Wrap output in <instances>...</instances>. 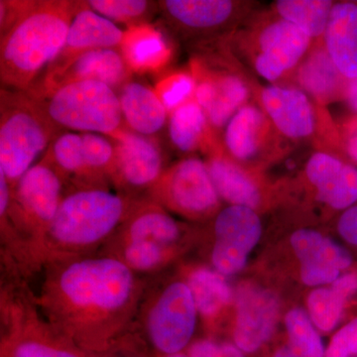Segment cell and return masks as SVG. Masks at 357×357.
Segmentation results:
<instances>
[{
	"mask_svg": "<svg viewBox=\"0 0 357 357\" xmlns=\"http://www.w3.org/2000/svg\"><path fill=\"white\" fill-rule=\"evenodd\" d=\"M79 2L33 1L0 41V79L6 89L27 93L64 49Z\"/></svg>",
	"mask_w": 357,
	"mask_h": 357,
	"instance_id": "6da1fadb",
	"label": "cell"
},
{
	"mask_svg": "<svg viewBox=\"0 0 357 357\" xmlns=\"http://www.w3.org/2000/svg\"><path fill=\"white\" fill-rule=\"evenodd\" d=\"M132 270L112 257L79 260L52 283V307L70 325H100L123 314L135 293Z\"/></svg>",
	"mask_w": 357,
	"mask_h": 357,
	"instance_id": "7a4b0ae2",
	"label": "cell"
},
{
	"mask_svg": "<svg viewBox=\"0 0 357 357\" xmlns=\"http://www.w3.org/2000/svg\"><path fill=\"white\" fill-rule=\"evenodd\" d=\"M29 96L58 129L110 136L122 128L119 93L102 82H73Z\"/></svg>",
	"mask_w": 357,
	"mask_h": 357,
	"instance_id": "3957f363",
	"label": "cell"
},
{
	"mask_svg": "<svg viewBox=\"0 0 357 357\" xmlns=\"http://www.w3.org/2000/svg\"><path fill=\"white\" fill-rule=\"evenodd\" d=\"M0 107V172L16 185L48 150L59 129L23 91L1 89Z\"/></svg>",
	"mask_w": 357,
	"mask_h": 357,
	"instance_id": "277c9868",
	"label": "cell"
},
{
	"mask_svg": "<svg viewBox=\"0 0 357 357\" xmlns=\"http://www.w3.org/2000/svg\"><path fill=\"white\" fill-rule=\"evenodd\" d=\"M129 211L130 204L121 195L100 188L79 190L62 199L45 232L61 248H86L109 236Z\"/></svg>",
	"mask_w": 357,
	"mask_h": 357,
	"instance_id": "5b68a950",
	"label": "cell"
},
{
	"mask_svg": "<svg viewBox=\"0 0 357 357\" xmlns=\"http://www.w3.org/2000/svg\"><path fill=\"white\" fill-rule=\"evenodd\" d=\"M244 41L253 69L272 84L293 75L314 43L297 26L274 13L255 26Z\"/></svg>",
	"mask_w": 357,
	"mask_h": 357,
	"instance_id": "8992f818",
	"label": "cell"
},
{
	"mask_svg": "<svg viewBox=\"0 0 357 357\" xmlns=\"http://www.w3.org/2000/svg\"><path fill=\"white\" fill-rule=\"evenodd\" d=\"M225 153L241 165L261 171L290 152L291 142L282 136L258 103L249 102L223 129Z\"/></svg>",
	"mask_w": 357,
	"mask_h": 357,
	"instance_id": "52a82bcc",
	"label": "cell"
},
{
	"mask_svg": "<svg viewBox=\"0 0 357 357\" xmlns=\"http://www.w3.org/2000/svg\"><path fill=\"white\" fill-rule=\"evenodd\" d=\"M190 70L196 82L195 100L217 133L255 96L252 84L243 73L222 61L196 58Z\"/></svg>",
	"mask_w": 357,
	"mask_h": 357,
	"instance_id": "ba28073f",
	"label": "cell"
},
{
	"mask_svg": "<svg viewBox=\"0 0 357 357\" xmlns=\"http://www.w3.org/2000/svg\"><path fill=\"white\" fill-rule=\"evenodd\" d=\"M152 195L160 206L192 220L211 217L220 208L206 162L197 157L180 160L164 171Z\"/></svg>",
	"mask_w": 357,
	"mask_h": 357,
	"instance_id": "9c48e42d",
	"label": "cell"
},
{
	"mask_svg": "<svg viewBox=\"0 0 357 357\" xmlns=\"http://www.w3.org/2000/svg\"><path fill=\"white\" fill-rule=\"evenodd\" d=\"M257 103L282 136L290 142L316 139L321 123L330 121L325 107L294 84L257 88Z\"/></svg>",
	"mask_w": 357,
	"mask_h": 357,
	"instance_id": "30bf717a",
	"label": "cell"
},
{
	"mask_svg": "<svg viewBox=\"0 0 357 357\" xmlns=\"http://www.w3.org/2000/svg\"><path fill=\"white\" fill-rule=\"evenodd\" d=\"M198 310L191 290L184 282L164 289L147 314V333L152 344L164 356L178 354L191 342Z\"/></svg>",
	"mask_w": 357,
	"mask_h": 357,
	"instance_id": "8fae6325",
	"label": "cell"
},
{
	"mask_svg": "<svg viewBox=\"0 0 357 357\" xmlns=\"http://www.w3.org/2000/svg\"><path fill=\"white\" fill-rule=\"evenodd\" d=\"M213 230V267L223 276L238 273L261 237L262 223L257 211L245 206H227L218 213Z\"/></svg>",
	"mask_w": 357,
	"mask_h": 357,
	"instance_id": "7c38bea8",
	"label": "cell"
},
{
	"mask_svg": "<svg viewBox=\"0 0 357 357\" xmlns=\"http://www.w3.org/2000/svg\"><path fill=\"white\" fill-rule=\"evenodd\" d=\"M279 300L272 291L243 284L236 293L234 344L245 354H255L269 342L279 317Z\"/></svg>",
	"mask_w": 357,
	"mask_h": 357,
	"instance_id": "4fadbf2b",
	"label": "cell"
},
{
	"mask_svg": "<svg viewBox=\"0 0 357 357\" xmlns=\"http://www.w3.org/2000/svg\"><path fill=\"white\" fill-rule=\"evenodd\" d=\"M129 74L130 69L121 52L112 48L96 49L50 68L45 73L38 86L27 95H37L61 84L79 81L102 82L114 89H121L128 83Z\"/></svg>",
	"mask_w": 357,
	"mask_h": 357,
	"instance_id": "5bb4252c",
	"label": "cell"
},
{
	"mask_svg": "<svg viewBox=\"0 0 357 357\" xmlns=\"http://www.w3.org/2000/svg\"><path fill=\"white\" fill-rule=\"evenodd\" d=\"M304 175L319 203L345 211L357 203V166L342 155L318 150L307 159Z\"/></svg>",
	"mask_w": 357,
	"mask_h": 357,
	"instance_id": "9a60e30c",
	"label": "cell"
},
{
	"mask_svg": "<svg viewBox=\"0 0 357 357\" xmlns=\"http://www.w3.org/2000/svg\"><path fill=\"white\" fill-rule=\"evenodd\" d=\"M290 241L300 260L301 279L307 286L333 284L354 262L347 249L316 230H297Z\"/></svg>",
	"mask_w": 357,
	"mask_h": 357,
	"instance_id": "2e32d148",
	"label": "cell"
},
{
	"mask_svg": "<svg viewBox=\"0 0 357 357\" xmlns=\"http://www.w3.org/2000/svg\"><path fill=\"white\" fill-rule=\"evenodd\" d=\"M15 185L20 217L34 229L46 231L63 199L60 173L45 159L31 167Z\"/></svg>",
	"mask_w": 357,
	"mask_h": 357,
	"instance_id": "e0dca14e",
	"label": "cell"
},
{
	"mask_svg": "<svg viewBox=\"0 0 357 357\" xmlns=\"http://www.w3.org/2000/svg\"><path fill=\"white\" fill-rule=\"evenodd\" d=\"M114 141L115 156L112 172L133 189L153 188L163 174V156L154 140L121 128L109 136Z\"/></svg>",
	"mask_w": 357,
	"mask_h": 357,
	"instance_id": "ac0fdd59",
	"label": "cell"
},
{
	"mask_svg": "<svg viewBox=\"0 0 357 357\" xmlns=\"http://www.w3.org/2000/svg\"><path fill=\"white\" fill-rule=\"evenodd\" d=\"M206 155L208 158L204 162L220 198L229 206L259 210L265 199L260 171L230 158L222 143Z\"/></svg>",
	"mask_w": 357,
	"mask_h": 357,
	"instance_id": "d6986e66",
	"label": "cell"
},
{
	"mask_svg": "<svg viewBox=\"0 0 357 357\" xmlns=\"http://www.w3.org/2000/svg\"><path fill=\"white\" fill-rule=\"evenodd\" d=\"M159 7L164 17L181 31L211 34L227 27L241 13L243 2L230 0H165Z\"/></svg>",
	"mask_w": 357,
	"mask_h": 357,
	"instance_id": "ffe728a7",
	"label": "cell"
},
{
	"mask_svg": "<svg viewBox=\"0 0 357 357\" xmlns=\"http://www.w3.org/2000/svg\"><path fill=\"white\" fill-rule=\"evenodd\" d=\"M292 76L296 83L294 86L302 89L321 107H326L344 98L347 79L335 67L323 40L312 44L311 50Z\"/></svg>",
	"mask_w": 357,
	"mask_h": 357,
	"instance_id": "44dd1931",
	"label": "cell"
},
{
	"mask_svg": "<svg viewBox=\"0 0 357 357\" xmlns=\"http://www.w3.org/2000/svg\"><path fill=\"white\" fill-rule=\"evenodd\" d=\"M124 35L126 32L114 22L96 13L84 2L73 18L62 53L50 68L64 64L84 52L121 47Z\"/></svg>",
	"mask_w": 357,
	"mask_h": 357,
	"instance_id": "7402d4cb",
	"label": "cell"
},
{
	"mask_svg": "<svg viewBox=\"0 0 357 357\" xmlns=\"http://www.w3.org/2000/svg\"><path fill=\"white\" fill-rule=\"evenodd\" d=\"M323 43L335 67L347 79L357 77V2L335 3Z\"/></svg>",
	"mask_w": 357,
	"mask_h": 357,
	"instance_id": "603a6c76",
	"label": "cell"
},
{
	"mask_svg": "<svg viewBox=\"0 0 357 357\" xmlns=\"http://www.w3.org/2000/svg\"><path fill=\"white\" fill-rule=\"evenodd\" d=\"M119 103L129 130L149 136L165 126L169 114L156 91L139 82L128 81L119 89Z\"/></svg>",
	"mask_w": 357,
	"mask_h": 357,
	"instance_id": "cb8c5ba5",
	"label": "cell"
},
{
	"mask_svg": "<svg viewBox=\"0 0 357 357\" xmlns=\"http://www.w3.org/2000/svg\"><path fill=\"white\" fill-rule=\"evenodd\" d=\"M168 134L173 146L183 153L201 150L208 154L222 143L203 109L195 100L169 114Z\"/></svg>",
	"mask_w": 357,
	"mask_h": 357,
	"instance_id": "d4e9b609",
	"label": "cell"
},
{
	"mask_svg": "<svg viewBox=\"0 0 357 357\" xmlns=\"http://www.w3.org/2000/svg\"><path fill=\"white\" fill-rule=\"evenodd\" d=\"M121 50L129 69L136 72L161 69L172 55L163 34L149 25L129 28L124 35Z\"/></svg>",
	"mask_w": 357,
	"mask_h": 357,
	"instance_id": "484cf974",
	"label": "cell"
},
{
	"mask_svg": "<svg viewBox=\"0 0 357 357\" xmlns=\"http://www.w3.org/2000/svg\"><path fill=\"white\" fill-rule=\"evenodd\" d=\"M180 225L159 204L138 208L126 225L128 241H150L167 248L180 237Z\"/></svg>",
	"mask_w": 357,
	"mask_h": 357,
	"instance_id": "4316f807",
	"label": "cell"
},
{
	"mask_svg": "<svg viewBox=\"0 0 357 357\" xmlns=\"http://www.w3.org/2000/svg\"><path fill=\"white\" fill-rule=\"evenodd\" d=\"M333 6L330 0H278L272 4V13L316 42L323 39Z\"/></svg>",
	"mask_w": 357,
	"mask_h": 357,
	"instance_id": "83f0119b",
	"label": "cell"
},
{
	"mask_svg": "<svg viewBox=\"0 0 357 357\" xmlns=\"http://www.w3.org/2000/svg\"><path fill=\"white\" fill-rule=\"evenodd\" d=\"M187 285L191 290L198 312L204 318H215L231 302V288L217 270L196 268L188 276Z\"/></svg>",
	"mask_w": 357,
	"mask_h": 357,
	"instance_id": "f1b7e54d",
	"label": "cell"
},
{
	"mask_svg": "<svg viewBox=\"0 0 357 357\" xmlns=\"http://www.w3.org/2000/svg\"><path fill=\"white\" fill-rule=\"evenodd\" d=\"M285 326L289 347L297 357H326L321 335L304 310H290L285 317Z\"/></svg>",
	"mask_w": 357,
	"mask_h": 357,
	"instance_id": "f546056e",
	"label": "cell"
},
{
	"mask_svg": "<svg viewBox=\"0 0 357 357\" xmlns=\"http://www.w3.org/2000/svg\"><path fill=\"white\" fill-rule=\"evenodd\" d=\"M349 301L332 286L314 289L307 296V314L319 331L332 332L342 319Z\"/></svg>",
	"mask_w": 357,
	"mask_h": 357,
	"instance_id": "4dcf8cb0",
	"label": "cell"
},
{
	"mask_svg": "<svg viewBox=\"0 0 357 357\" xmlns=\"http://www.w3.org/2000/svg\"><path fill=\"white\" fill-rule=\"evenodd\" d=\"M46 160L65 175L86 176L83 138L81 133L63 132L56 136L47 150Z\"/></svg>",
	"mask_w": 357,
	"mask_h": 357,
	"instance_id": "1f68e13d",
	"label": "cell"
},
{
	"mask_svg": "<svg viewBox=\"0 0 357 357\" xmlns=\"http://www.w3.org/2000/svg\"><path fill=\"white\" fill-rule=\"evenodd\" d=\"M89 8L112 22L139 25L141 21L151 13V2L146 0H91L86 2Z\"/></svg>",
	"mask_w": 357,
	"mask_h": 357,
	"instance_id": "d6a6232c",
	"label": "cell"
},
{
	"mask_svg": "<svg viewBox=\"0 0 357 357\" xmlns=\"http://www.w3.org/2000/svg\"><path fill=\"white\" fill-rule=\"evenodd\" d=\"M196 82L191 70H180L162 79L156 93L170 114L181 105L195 100Z\"/></svg>",
	"mask_w": 357,
	"mask_h": 357,
	"instance_id": "836d02e7",
	"label": "cell"
},
{
	"mask_svg": "<svg viewBox=\"0 0 357 357\" xmlns=\"http://www.w3.org/2000/svg\"><path fill=\"white\" fill-rule=\"evenodd\" d=\"M83 138L84 164L86 173L112 172L115 148L114 141L98 133H81Z\"/></svg>",
	"mask_w": 357,
	"mask_h": 357,
	"instance_id": "e575fe53",
	"label": "cell"
},
{
	"mask_svg": "<svg viewBox=\"0 0 357 357\" xmlns=\"http://www.w3.org/2000/svg\"><path fill=\"white\" fill-rule=\"evenodd\" d=\"M166 248L150 241H128L123 250V261L132 271H149L163 263Z\"/></svg>",
	"mask_w": 357,
	"mask_h": 357,
	"instance_id": "d590c367",
	"label": "cell"
},
{
	"mask_svg": "<svg viewBox=\"0 0 357 357\" xmlns=\"http://www.w3.org/2000/svg\"><path fill=\"white\" fill-rule=\"evenodd\" d=\"M357 356V318L347 323L333 335L326 349V357Z\"/></svg>",
	"mask_w": 357,
	"mask_h": 357,
	"instance_id": "8d00e7d4",
	"label": "cell"
},
{
	"mask_svg": "<svg viewBox=\"0 0 357 357\" xmlns=\"http://www.w3.org/2000/svg\"><path fill=\"white\" fill-rule=\"evenodd\" d=\"M13 357H79L67 349L53 347L39 340H23L16 345Z\"/></svg>",
	"mask_w": 357,
	"mask_h": 357,
	"instance_id": "74e56055",
	"label": "cell"
},
{
	"mask_svg": "<svg viewBox=\"0 0 357 357\" xmlns=\"http://www.w3.org/2000/svg\"><path fill=\"white\" fill-rule=\"evenodd\" d=\"M337 128L344 156L357 166V114L344 117Z\"/></svg>",
	"mask_w": 357,
	"mask_h": 357,
	"instance_id": "f35d334b",
	"label": "cell"
},
{
	"mask_svg": "<svg viewBox=\"0 0 357 357\" xmlns=\"http://www.w3.org/2000/svg\"><path fill=\"white\" fill-rule=\"evenodd\" d=\"M337 231L345 243L357 246V204L342 211L338 218Z\"/></svg>",
	"mask_w": 357,
	"mask_h": 357,
	"instance_id": "ab89813d",
	"label": "cell"
},
{
	"mask_svg": "<svg viewBox=\"0 0 357 357\" xmlns=\"http://www.w3.org/2000/svg\"><path fill=\"white\" fill-rule=\"evenodd\" d=\"M332 287L344 296L347 300H351L357 294L356 270H349L340 275L337 280L333 282Z\"/></svg>",
	"mask_w": 357,
	"mask_h": 357,
	"instance_id": "60d3db41",
	"label": "cell"
},
{
	"mask_svg": "<svg viewBox=\"0 0 357 357\" xmlns=\"http://www.w3.org/2000/svg\"><path fill=\"white\" fill-rule=\"evenodd\" d=\"M190 357H222L220 344L210 340H201L190 347Z\"/></svg>",
	"mask_w": 357,
	"mask_h": 357,
	"instance_id": "b9f144b4",
	"label": "cell"
},
{
	"mask_svg": "<svg viewBox=\"0 0 357 357\" xmlns=\"http://www.w3.org/2000/svg\"><path fill=\"white\" fill-rule=\"evenodd\" d=\"M342 100L347 103L354 114H357V77L354 79H347Z\"/></svg>",
	"mask_w": 357,
	"mask_h": 357,
	"instance_id": "7bdbcfd3",
	"label": "cell"
},
{
	"mask_svg": "<svg viewBox=\"0 0 357 357\" xmlns=\"http://www.w3.org/2000/svg\"><path fill=\"white\" fill-rule=\"evenodd\" d=\"M9 183L3 173L0 172V213L1 218L6 215L10 204V192H9Z\"/></svg>",
	"mask_w": 357,
	"mask_h": 357,
	"instance_id": "ee69618b",
	"label": "cell"
},
{
	"mask_svg": "<svg viewBox=\"0 0 357 357\" xmlns=\"http://www.w3.org/2000/svg\"><path fill=\"white\" fill-rule=\"evenodd\" d=\"M222 357H244L243 351H241L236 344L230 342H223L220 344Z\"/></svg>",
	"mask_w": 357,
	"mask_h": 357,
	"instance_id": "f6af8a7d",
	"label": "cell"
},
{
	"mask_svg": "<svg viewBox=\"0 0 357 357\" xmlns=\"http://www.w3.org/2000/svg\"><path fill=\"white\" fill-rule=\"evenodd\" d=\"M272 357H297L290 347H281L275 351Z\"/></svg>",
	"mask_w": 357,
	"mask_h": 357,
	"instance_id": "bcb514c9",
	"label": "cell"
},
{
	"mask_svg": "<svg viewBox=\"0 0 357 357\" xmlns=\"http://www.w3.org/2000/svg\"><path fill=\"white\" fill-rule=\"evenodd\" d=\"M164 357H190L189 354H185V352H178V354H169V356H165Z\"/></svg>",
	"mask_w": 357,
	"mask_h": 357,
	"instance_id": "7dc6e473",
	"label": "cell"
}]
</instances>
